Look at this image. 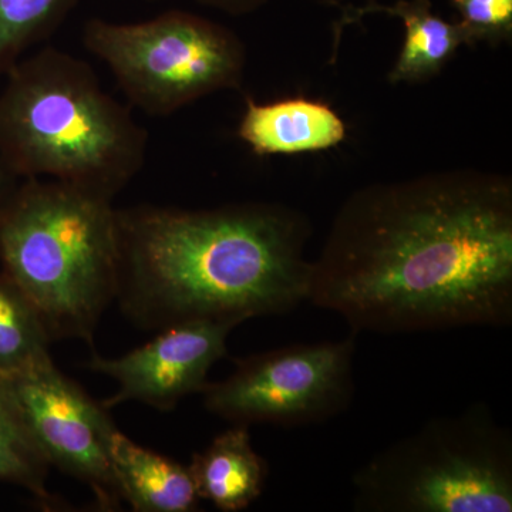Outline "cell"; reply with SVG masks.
Returning <instances> with one entry per match:
<instances>
[{
  "label": "cell",
  "instance_id": "1",
  "mask_svg": "<svg viewBox=\"0 0 512 512\" xmlns=\"http://www.w3.org/2000/svg\"><path fill=\"white\" fill-rule=\"evenodd\" d=\"M309 302L353 332L512 322V183L458 170L375 184L340 207Z\"/></svg>",
  "mask_w": 512,
  "mask_h": 512
},
{
  "label": "cell",
  "instance_id": "2",
  "mask_svg": "<svg viewBox=\"0 0 512 512\" xmlns=\"http://www.w3.org/2000/svg\"><path fill=\"white\" fill-rule=\"evenodd\" d=\"M121 312L137 328L281 315L308 301L311 225L271 202L116 208Z\"/></svg>",
  "mask_w": 512,
  "mask_h": 512
},
{
  "label": "cell",
  "instance_id": "3",
  "mask_svg": "<svg viewBox=\"0 0 512 512\" xmlns=\"http://www.w3.org/2000/svg\"><path fill=\"white\" fill-rule=\"evenodd\" d=\"M148 134L104 92L92 66L43 47L6 73L0 160L20 178H47L113 201L146 163Z\"/></svg>",
  "mask_w": 512,
  "mask_h": 512
},
{
  "label": "cell",
  "instance_id": "4",
  "mask_svg": "<svg viewBox=\"0 0 512 512\" xmlns=\"http://www.w3.org/2000/svg\"><path fill=\"white\" fill-rule=\"evenodd\" d=\"M0 264L42 319L52 342L93 346L116 302V208L83 188L25 178L0 217Z\"/></svg>",
  "mask_w": 512,
  "mask_h": 512
},
{
  "label": "cell",
  "instance_id": "5",
  "mask_svg": "<svg viewBox=\"0 0 512 512\" xmlns=\"http://www.w3.org/2000/svg\"><path fill=\"white\" fill-rule=\"evenodd\" d=\"M360 512H511L512 434L483 403L436 417L353 476Z\"/></svg>",
  "mask_w": 512,
  "mask_h": 512
},
{
  "label": "cell",
  "instance_id": "6",
  "mask_svg": "<svg viewBox=\"0 0 512 512\" xmlns=\"http://www.w3.org/2000/svg\"><path fill=\"white\" fill-rule=\"evenodd\" d=\"M82 40L109 66L130 103L154 117L238 89L247 63L234 32L184 10L138 23L93 18L84 25Z\"/></svg>",
  "mask_w": 512,
  "mask_h": 512
},
{
  "label": "cell",
  "instance_id": "7",
  "mask_svg": "<svg viewBox=\"0 0 512 512\" xmlns=\"http://www.w3.org/2000/svg\"><path fill=\"white\" fill-rule=\"evenodd\" d=\"M356 335L234 360L231 376L202 389L205 409L245 426H299L330 419L352 402Z\"/></svg>",
  "mask_w": 512,
  "mask_h": 512
},
{
  "label": "cell",
  "instance_id": "8",
  "mask_svg": "<svg viewBox=\"0 0 512 512\" xmlns=\"http://www.w3.org/2000/svg\"><path fill=\"white\" fill-rule=\"evenodd\" d=\"M0 382L47 463L87 485L100 511H120L110 458L117 427L109 409L63 375L50 355Z\"/></svg>",
  "mask_w": 512,
  "mask_h": 512
},
{
  "label": "cell",
  "instance_id": "9",
  "mask_svg": "<svg viewBox=\"0 0 512 512\" xmlns=\"http://www.w3.org/2000/svg\"><path fill=\"white\" fill-rule=\"evenodd\" d=\"M238 325L232 320H194L160 330L157 338L127 355H93L87 367L119 383L103 406L140 402L171 412L184 397L202 392L211 367L227 355L228 335Z\"/></svg>",
  "mask_w": 512,
  "mask_h": 512
},
{
  "label": "cell",
  "instance_id": "10",
  "mask_svg": "<svg viewBox=\"0 0 512 512\" xmlns=\"http://www.w3.org/2000/svg\"><path fill=\"white\" fill-rule=\"evenodd\" d=\"M238 136L258 156L312 153L339 146L345 121L328 104L306 99L256 103L247 99Z\"/></svg>",
  "mask_w": 512,
  "mask_h": 512
},
{
  "label": "cell",
  "instance_id": "11",
  "mask_svg": "<svg viewBox=\"0 0 512 512\" xmlns=\"http://www.w3.org/2000/svg\"><path fill=\"white\" fill-rule=\"evenodd\" d=\"M111 467L123 503L136 512H192L200 510L190 468L156 451L138 446L114 431Z\"/></svg>",
  "mask_w": 512,
  "mask_h": 512
},
{
  "label": "cell",
  "instance_id": "12",
  "mask_svg": "<svg viewBox=\"0 0 512 512\" xmlns=\"http://www.w3.org/2000/svg\"><path fill=\"white\" fill-rule=\"evenodd\" d=\"M376 13L402 20L406 29L402 52L390 72V83H417L430 79L446 66L458 47L466 45L460 26L437 16L430 0H399L393 5H380L370 0L360 8L348 6L338 23V33L343 26Z\"/></svg>",
  "mask_w": 512,
  "mask_h": 512
},
{
  "label": "cell",
  "instance_id": "13",
  "mask_svg": "<svg viewBox=\"0 0 512 512\" xmlns=\"http://www.w3.org/2000/svg\"><path fill=\"white\" fill-rule=\"evenodd\" d=\"M201 500L220 511L238 512L261 497L269 468L251 444L248 426L234 424L188 464Z\"/></svg>",
  "mask_w": 512,
  "mask_h": 512
},
{
  "label": "cell",
  "instance_id": "14",
  "mask_svg": "<svg viewBox=\"0 0 512 512\" xmlns=\"http://www.w3.org/2000/svg\"><path fill=\"white\" fill-rule=\"evenodd\" d=\"M49 468L0 382V483L22 487L53 510L57 500L46 488Z\"/></svg>",
  "mask_w": 512,
  "mask_h": 512
},
{
  "label": "cell",
  "instance_id": "15",
  "mask_svg": "<svg viewBox=\"0 0 512 512\" xmlns=\"http://www.w3.org/2000/svg\"><path fill=\"white\" fill-rule=\"evenodd\" d=\"M52 340L29 299L0 274V377L49 356Z\"/></svg>",
  "mask_w": 512,
  "mask_h": 512
},
{
  "label": "cell",
  "instance_id": "16",
  "mask_svg": "<svg viewBox=\"0 0 512 512\" xmlns=\"http://www.w3.org/2000/svg\"><path fill=\"white\" fill-rule=\"evenodd\" d=\"M77 0H0V76L30 47L50 39Z\"/></svg>",
  "mask_w": 512,
  "mask_h": 512
},
{
  "label": "cell",
  "instance_id": "17",
  "mask_svg": "<svg viewBox=\"0 0 512 512\" xmlns=\"http://www.w3.org/2000/svg\"><path fill=\"white\" fill-rule=\"evenodd\" d=\"M460 15L461 32L466 45L488 42L491 45L510 40L512 0H450Z\"/></svg>",
  "mask_w": 512,
  "mask_h": 512
},
{
  "label": "cell",
  "instance_id": "18",
  "mask_svg": "<svg viewBox=\"0 0 512 512\" xmlns=\"http://www.w3.org/2000/svg\"><path fill=\"white\" fill-rule=\"evenodd\" d=\"M205 6H211L232 16L248 15L264 6L268 0H197Z\"/></svg>",
  "mask_w": 512,
  "mask_h": 512
},
{
  "label": "cell",
  "instance_id": "19",
  "mask_svg": "<svg viewBox=\"0 0 512 512\" xmlns=\"http://www.w3.org/2000/svg\"><path fill=\"white\" fill-rule=\"evenodd\" d=\"M23 178H20L18 174L13 173L12 170L0 160V217L3 212L9 207L16 192H18L20 184H22Z\"/></svg>",
  "mask_w": 512,
  "mask_h": 512
}]
</instances>
